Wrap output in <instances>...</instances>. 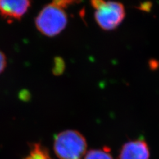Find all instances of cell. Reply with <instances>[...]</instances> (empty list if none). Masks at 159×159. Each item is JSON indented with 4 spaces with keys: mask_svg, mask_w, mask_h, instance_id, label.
Instances as JSON below:
<instances>
[{
    "mask_svg": "<svg viewBox=\"0 0 159 159\" xmlns=\"http://www.w3.org/2000/svg\"><path fill=\"white\" fill-rule=\"evenodd\" d=\"M86 149L85 137L77 131H64L54 138V151L59 159H82Z\"/></svg>",
    "mask_w": 159,
    "mask_h": 159,
    "instance_id": "cell-1",
    "label": "cell"
},
{
    "mask_svg": "<svg viewBox=\"0 0 159 159\" xmlns=\"http://www.w3.org/2000/svg\"><path fill=\"white\" fill-rule=\"evenodd\" d=\"M67 23V15L64 8L54 2L44 7L35 19L38 31L49 37L61 33L66 28Z\"/></svg>",
    "mask_w": 159,
    "mask_h": 159,
    "instance_id": "cell-2",
    "label": "cell"
},
{
    "mask_svg": "<svg viewBox=\"0 0 159 159\" xmlns=\"http://www.w3.org/2000/svg\"><path fill=\"white\" fill-rule=\"evenodd\" d=\"M91 3L95 10L96 21L103 30L111 31L115 29L125 18V10L121 3L94 0Z\"/></svg>",
    "mask_w": 159,
    "mask_h": 159,
    "instance_id": "cell-3",
    "label": "cell"
},
{
    "mask_svg": "<svg viewBox=\"0 0 159 159\" xmlns=\"http://www.w3.org/2000/svg\"><path fill=\"white\" fill-rule=\"evenodd\" d=\"M31 6L27 0H0V15L8 20H19Z\"/></svg>",
    "mask_w": 159,
    "mask_h": 159,
    "instance_id": "cell-4",
    "label": "cell"
},
{
    "mask_svg": "<svg viewBox=\"0 0 159 159\" xmlns=\"http://www.w3.org/2000/svg\"><path fill=\"white\" fill-rule=\"evenodd\" d=\"M150 152L147 143L143 140L131 141L124 144L119 159H149Z\"/></svg>",
    "mask_w": 159,
    "mask_h": 159,
    "instance_id": "cell-5",
    "label": "cell"
},
{
    "mask_svg": "<svg viewBox=\"0 0 159 159\" xmlns=\"http://www.w3.org/2000/svg\"><path fill=\"white\" fill-rule=\"evenodd\" d=\"M23 159H52L48 149L40 143L32 145L29 155Z\"/></svg>",
    "mask_w": 159,
    "mask_h": 159,
    "instance_id": "cell-6",
    "label": "cell"
},
{
    "mask_svg": "<svg viewBox=\"0 0 159 159\" xmlns=\"http://www.w3.org/2000/svg\"><path fill=\"white\" fill-rule=\"evenodd\" d=\"M84 159H113L109 153V149L104 148L103 149H92L88 151Z\"/></svg>",
    "mask_w": 159,
    "mask_h": 159,
    "instance_id": "cell-7",
    "label": "cell"
},
{
    "mask_svg": "<svg viewBox=\"0 0 159 159\" xmlns=\"http://www.w3.org/2000/svg\"><path fill=\"white\" fill-rule=\"evenodd\" d=\"M7 65V58L5 54L0 50V74L6 68Z\"/></svg>",
    "mask_w": 159,
    "mask_h": 159,
    "instance_id": "cell-8",
    "label": "cell"
}]
</instances>
